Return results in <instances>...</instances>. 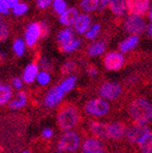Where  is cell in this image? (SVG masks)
Returning a JSON list of instances; mask_svg holds the SVG:
<instances>
[{"instance_id":"30bf717a","label":"cell","mask_w":152,"mask_h":153,"mask_svg":"<svg viewBox=\"0 0 152 153\" xmlns=\"http://www.w3.org/2000/svg\"><path fill=\"white\" fill-rule=\"evenodd\" d=\"M40 37V26L38 22H33L29 25L25 32V41L29 47H32L36 44Z\"/></svg>"},{"instance_id":"5bb4252c","label":"cell","mask_w":152,"mask_h":153,"mask_svg":"<svg viewBox=\"0 0 152 153\" xmlns=\"http://www.w3.org/2000/svg\"><path fill=\"white\" fill-rule=\"evenodd\" d=\"M90 22H92V19L88 16L87 14L83 13V14H79L77 19L74 22V28L76 30L77 33L79 34H84L90 27Z\"/></svg>"},{"instance_id":"d6a6232c","label":"cell","mask_w":152,"mask_h":153,"mask_svg":"<svg viewBox=\"0 0 152 153\" xmlns=\"http://www.w3.org/2000/svg\"><path fill=\"white\" fill-rule=\"evenodd\" d=\"M37 82L40 85H47L50 81V74L47 71H40L37 74Z\"/></svg>"},{"instance_id":"484cf974","label":"cell","mask_w":152,"mask_h":153,"mask_svg":"<svg viewBox=\"0 0 152 153\" xmlns=\"http://www.w3.org/2000/svg\"><path fill=\"white\" fill-rule=\"evenodd\" d=\"M81 9L85 12H94L99 9V0H82Z\"/></svg>"},{"instance_id":"ab89813d","label":"cell","mask_w":152,"mask_h":153,"mask_svg":"<svg viewBox=\"0 0 152 153\" xmlns=\"http://www.w3.org/2000/svg\"><path fill=\"white\" fill-rule=\"evenodd\" d=\"M110 1H111V0H99V9H101V10L107 9Z\"/></svg>"},{"instance_id":"4316f807","label":"cell","mask_w":152,"mask_h":153,"mask_svg":"<svg viewBox=\"0 0 152 153\" xmlns=\"http://www.w3.org/2000/svg\"><path fill=\"white\" fill-rule=\"evenodd\" d=\"M80 44H81L80 39H79V38H75L74 37L72 41L68 42L66 45L61 46V47H60V49H61V51H62V52H66V53L72 52V51H75V50H77V49H78L79 46H80Z\"/></svg>"},{"instance_id":"d4e9b609","label":"cell","mask_w":152,"mask_h":153,"mask_svg":"<svg viewBox=\"0 0 152 153\" xmlns=\"http://www.w3.org/2000/svg\"><path fill=\"white\" fill-rule=\"evenodd\" d=\"M13 95V89L9 85H1L0 84V105L7 104L10 102Z\"/></svg>"},{"instance_id":"4fadbf2b","label":"cell","mask_w":152,"mask_h":153,"mask_svg":"<svg viewBox=\"0 0 152 153\" xmlns=\"http://www.w3.org/2000/svg\"><path fill=\"white\" fill-rule=\"evenodd\" d=\"M103 151V143L101 139L90 137L84 140L82 143V152L83 153H99Z\"/></svg>"},{"instance_id":"603a6c76","label":"cell","mask_w":152,"mask_h":153,"mask_svg":"<svg viewBox=\"0 0 152 153\" xmlns=\"http://www.w3.org/2000/svg\"><path fill=\"white\" fill-rule=\"evenodd\" d=\"M105 49H107V43H105L104 41L94 42V43L90 44L89 47H88V54L92 55V56L102 54L105 51Z\"/></svg>"},{"instance_id":"e575fe53","label":"cell","mask_w":152,"mask_h":153,"mask_svg":"<svg viewBox=\"0 0 152 153\" xmlns=\"http://www.w3.org/2000/svg\"><path fill=\"white\" fill-rule=\"evenodd\" d=\"M53 0H37V7L38 9H47Z\"/></svg>"},{"instance_id":"5b68a950","label":"cell","mask_w":152,"mask_h":153,"mask_svg":"<svg viewBox=\"0 0 152 153\" xmlns=\"http://www.w3.org/2000/svg\"><path fill=\"white\" fill-rule=\"evenodd\" d=\"M146 22L142 16L129 14L124 19V28L129 33L137 35L146 30Z\"/></svg>"},{"instance_id":"d590c367","label":"cell","mask_w":152,"mask_h":153,"mask_svg":"<svg viewBox=\"0 0 152 153\" xmlns=\"http://www.w3.org/2000/svg\"><path fill=\"white\" fill-rule=\"evenodd\" d=\"M9 5L7 1H1L0 2V14H7L9 13Z\"/></svg>"},{"instance_id":"bcb514c9","label":"cell","mask_w":152,"mask_h":153,"mask_svg":"<svg viewBox=\"0 0 152 153\" xmlns=\"http://www.w3.org/2000/svg\"><path fill=\"white\" fill-rule=\"evenodd\" d=\"M99 153H107V152H104V151H101V152H99Z\"/></svg>"},{"instance_id":"60d3db41","label":"cell","mask_w":152,"mask_h":153,"mask_svg":"<svg viewBox=\"0 0 152 153\" xmlns=\"http://www.w3.org/2000/svg\"><path fill=\"white\" fill-rule=\"evenodd\" d=\"M40 66L43 67L44 69H51V64H50L46 59H43V60H42V62H40Z\"/></svg>"},{"instance_id":"cb8c5ba5","label":"cell","mask_w":152,"mask_h":153,"mask_svg":"<svg viewBox=\"0 0 152 153\" xmlns=\"http://www.w3.org/2000/svg\"><path fill=\"white\" fill-rule=\"evenodd\" d=\"M76 82H77L76 76H68V78H66L65 80H63V81L57 85V87H59L60 91L65 95V94H67L68 91H70L74 88V86L76 85Z\"/></svg>"},{"instance_id":"1f68e13d","label":"cell","mask_w":152,"mask_h":153,"mask_svg":"<svg viewBox=\"0 0 152 153\" xmlns=\"http://www.w3.org/2000/svg\"><path fill=\"white\" fill-rule=\"evenodd\" d=\"M12 9H13V13H14L15 15H17V16H20V15H24L25 13L28 11L29 7H28V5H27L26 3L18 2L16 5H14Z\"/></svg>"},{"instance_id":"52a82bcc","label":"cell","mask_w":152,"mask_h":153,"mask_svg":"<svg viewBox=\"0 0 152 153\" xmlns=\"http://www.w3.org/2000/svg\"><path fill=\"white\" fill-rule=\"evenodd\" d=\"M126 7L129 14L144 16L151 7L150 0H126Z\"/></svg>"},{"instance_id":"7c38bea8","label":"cell","mask_w":152,"mask_h":153,"mask_svg":"<svg viewBox=\"0 0 152 153\" xmlns=\"http://www.w3.org/2000/svg\"><path fill=\"white\" fill-rule=\"evenodd\" d=\"M63 96H64V94L60 91V88L57 85L54 87H52L47 93V95L45 97V100H44V103H45V105L47 108H54V106H57L61 102Z\"/></svg>"},{"instance_id":"9c48e42d","label":"cell","mask_w":152,"mask_h":153,"mask_svg":"<svg viewBox=\"0 0 152 153\" xmlns=\"http://www.w3.org/2000/svg\"><path fill=\"white\" fill-rule=\"evenodd\" d=\"M149 127H147L146 124H133V126H130V127L126 128V131H124V136L128 139L130 143H136L139 138L143 136L144 134L147 131H149Z\"/></svg>"},{"instance_id":"e0dca14e","label":"cell","mask_w":152,"mask_h":153,"mask_svg":"<svg viewBox=\"0 0 152 153\" xmlns=\"http://www.w3.org/2000/svg\"><path fill=\"white\" fill-rule=\"evenodd\" d=\"M138 145L140 152L142 153H152V134L151 131H147L143 136L140 137L139 140L136 143Z\"/></svg>"},{"instance_id":"8992f818","label":"cell","mask_w":152,"mask_h":153,"mask_svg":"<svg viewBox=\"0 0 152 153\" xmlns=\"http://www.w3.org/2000/svg\"><path fill=\"white\" fill-rule=\"evenodd\" d=\"M122 87L117 82H105L99 88V95L104 100H115L120 97Z\"/></svg>"},{"instance_id":"4dcf8cb0","label":"cell","mask_w":152,"mask_h":153,"mask_svg":"<svg viewBox=\"0 0 152 153\" xmlns=\"http://www.w3.org/2000/svg\"><path fill=\"white\" fill-rule=\"evenodd\" d=\"M76 63L74 61H67L62 66V72L65 74H70L76 70Z\"/></svg>"},{"instance_id":"836d02e7","label":"cell","mask_w":152,"mask_h":153,"mask_svg":"<svg viewBox=\"0 0 152 153\" xmlns=\"http://www.w3.org/2000/svg\"><path fill=\"white\" fill-rule=\"evenodd\" d=\"M9 36V27L4 22H0V43L4 42Z\"/></svg>"},{"instance_id":"c3c4849f","label":"cell","mask_w":152,"mask_h":153,"mask_svg":"<svg viewBox=\"0 0 152 153\" xmlns=\"http://www.w3.org/2000/svg\"><path fill=\"white\" fill-rule=\"evenodd\" d=\"M0 22H1V18H0Z\"/></svg>"},{"instance_id":"7a4b0ae2","label":"cell","mask_w":152,"mask_h":153,"mask_svg":"<svg viewBox=\"0 0 152 153\" xmlns=\"http://www.w3.org/2000/svg\"><path fill=\"white\" fill-rule=\"evenodd\" d=\"M79 121V113L75 106L65 104L57 113V124L62 131H69Z\"/></svg>"},{"instance_id":"f1b7e54d","label":"cell","mask_w":152,"mask_h":153,"mask_svg":"<svg viewBox=\"0 0 152 153\" xmlns=\"http://www.w3.org/2000/svg\"><path fill=\"white\" fill-rule=\"evenodd\" d=\"M13 49H14L17 56H22L25 53V42L22 38H17L13 44Z\"/></svg>"},{"instance_id":"7bdbcfd3","label":"cell","mask_w":152,"mask_h":153,"mask_svg":"<svg viewBox=\"0 0 152 153\" xmlns=\"http://www.w3.org/2000/svg\"><path fill=\"white\" fill-rule=\"evenodd\" d=\"M7 5H9L10 9H12L14 5H16L17 3L19 2V0H7Z\"/></svg>"},{"instance_id":"44dd1931","label":"cell","mask_w":152,"mask_h":153,"mask_svg":"<svg viewBox=\"0 0 152 153\" xmlns=\"http://www.w3.org/2000/svg\"><path fill=\"white\" fill-rule=\"evenodd\" d=\"M74 37H75V31L70 27H67L66 29L59 32V34H57V43H59L60 47H61V46L66 45Z\"/></svg>"},{"instance_id":"8d00e7d4","label":"cell","mask_w":152,"mask_h":153,"mask_svg":"<svg viewBox=\"0 0 152 153\" xmlns=\"http://www.w3.org/2000/svg\"><path fill=\"white\" fill-rule=\"evenodd\" d=\"M12 85H13V87H15V88L20 89L22 87V79H20V78H14V79L12 80Z\"/></svg>"},{"instance_id":"d6986e66","label":"cell","mask_w":152,"mask_h":153,"mask_svg":"<svg viewBox=\"0 0 152 153\" xmlns=\"http://www.w3.org/2000/svg\"><path fill=\"white\" fill-rule=\"evenodd\" d=\"M38 74V65L36 63H32V64H29L26 67V69L24 71V76H22V79L26 83H33L34 80L36 79Z\"/></svg>"},{"instance_id":"f546056e","label":"cell","mask_w":152,"mask_h":153,"mask_svg":"<svg viewBox=\"0 0 152 153\" xmlns=\"http://www.w3.org/2000/svg\"><path fill=\"white\" fill-rule=\"evenodd\" d=\"M54 11L59 15H61L65 10L67 9V4L65 0H53V4H52Z\"/></svg>"},{"instance_id":"7402d4cb","label":"cell","mask_w":152,"mask_h":153,"mask_svg":"<svg viewBox=\"0 0 152 153\" xmlns=\"http://www.w3.org/2000/svg\"><path fill=\"white\" fill-rule=\"evenodd\" d=\"M27 104V95L25 91H19L17 96L9 103V108L11 110H19Z\"/></svg>"},{"instance_id":"ba28073f","label":"cell","mask_w":152,"mask_h":153,"mask_svg":"<svg viewBox=\"0 0 152 153\" xmlns=\"http://www.w3.org/2000/svg\"><path fill=\"white\" fill-rule=\"evenodd\" d=\"M124 61V57L120 52L112 51V52H109L105 55L104 60H103V64H104V67L107 70L116 71V70H119L122 67Z\"/></svg>"},{"instance_id":"f35d334b","label":"cell","mask_w":152,"mask_h":153,"mask_svg":"<svg viewBox=\"0 0 152 153\" xmlns=\"http://www.w3.org/2000/svg\"><path fill=\"white\" fill-rule=\"evenodd\" d=\"M42 135H43V137H45V138H50V137L53 135V131L51 129H49V128H46V129H44L43 132H42Z\"/></svg>"},{"instance_id":"2e32d148","label":"cell","mask_w":152,"mask_h":153,"mask_svg":"<svg viewBox=\"0 0 152 153\" xmlns=\"http://www.w3.org/2000/svg\"><path fill=\"white\" fill-rule=\"evenodd\" d=\"M89 130H90V132H92V134L95 136V138H98V139L107 138V124L102 123V122L92 121L89 123Z\"/></svg>"},{"instance_id":"277c9868","label":"cell","mask_w":152,"mask_h":153,"mask_svg":"<svg viewBox=\"0 0 152 153\" xmlns=\"http://www.w3.org/2000/svg\"><path fill=\"white\" fill-rule=\"evenodd\" d=\"M84 111L87 113L88 115L92 116H96V117H101L104 116L109 113L110 111V105L104 99H92V100L87 101L84 106Z\"/></svg>"},{"instance_id":"b9f144b4","label":"cell","mask_w":152,"mask_h":153,"mask_svg":"<svg viewBox=\"0 0 152 153\" xmlns=\"http://www.w3.org/2000/svg\"><path fill=\"white\" fill-rule=\"evenodd\" d=\"M98 74V70H97V67L93 66L90 67L89 69H88V74H89L90 76H96Z\"/></svg>"},{"instance_id":"6da1fadb","label":"cell","mask_w":152,"mask_h":153,"mask_svg":"<svg viewBox=\"0 0 152 153\" xmlns=\"http://www.w3.org/2000/svg\"><path fill=\"white\" fill-rule=\"evenodd\" d=\"M129 114L136 124H147L151 121L152 106L146 98H137L131 103Z\"/></svg>"},{"instance_id":"7dc6e473","label":"cell","mask_w":152,"mask_h":153,"mask_svg":"<svg viewBox=\"0 0 152 153\" xmlns=\"http://www.w3.org/2000/svg\"><path fill=\"white\" fill-rule=\"evenodd\" d=\"M1 1H7V0H0V2H1Z\"/></svg>"},{"instance_id":"681fc988","label":"cell","mask_w":152,"mask_h":153,"mask_svg":"<svg viewBox=\"0 0 152 153\" xmlns=\"http://www.w3.org/2000/svg\"><path fill=\"white\" fill-rule=\"evenodd\" d=\"M114 153H119V152H114Z\"/></svg>"},{"instance_id":"83f0119b","label":"cell","mask_w":152,"mask_h":153,"mask_svg":"<svg viewBox=\"0 0 152 153\" xmlns=\"http://www.w3.org/2000/svg\"><path fill=\"white\" fill-rule=\"evenodd\" d=\"M99 32H100V24H96V25H94L92 28L88 29L87 31H86L84 34H85L86 39H90V41H93V39H95V38L98 36Z\"/></svg>"},{"instance_id":"9a60e30c","label":"cell","mask_w":152,"mask_h":153,"mask_svg":"<svg viewBox=\"0 0 152 153\" xmlns=\"http://www.w3.org/2000/svg\"><path fill=\"white\" fill-rule=\"evenodd\" d=\"M79 15L78 10L76 7H69L66 9L62 14L60 15V22L66 27H70L74 25L75 20Z\"/></svg>"},{"instance_id":"8fae6325","label":"cell","mask_w":152,"mask_h":153,"mask_svg":"<svg viewBox=\"0 0 152 153\" xmlns=\"http://www.w3.org/2000/svg\"><path fill=\"white\" fill-rule=\"evenodd\" d=\"M126 126L122 122H112L107 124V138L111 139H120L124 136Z\"/></svg>"},{"instance_id":"3957f363","label":"cell","mask_w":152,"mask_h":153,"mask_svg":"<svg viewBox=\"0 0 152 153\" xmlns=\"http://www.w3.org/2000/svg\"><path fill=\"white\" fill-rule=\"evenodd\" d=\"M80 146V136L74 131H66L63 134L57 143V152H75Z\"/></svg>"},{"instance_id":"74e56055","label":"cell","mask_w":152,"mask_h":153,"mask_svg":"<svg viewBox=\"0 0 152 153\" xmlns=\"http://www.w3.org/2000/svg\"><path fill=\"white\" fill-rule=\"evenodd\" d=\"M40 26V36H47L48 35V26L46 24H44V22H42V24H39Z\"/></svg>"},{"instance_id":"ffe728a7","label":"cell","mask_w":152,"mask_h":153,"mask_svg":"<svg viewBox=\"0 0 152 153\" xmlns=\"http://www.w3.org/2000/svg\"><path fill=\"white\" fill-rule=\"evenodd\" d=\"M107 7L111 12L117 16H122L127 11L126 0H111Z\"/></svg>"},{"instance_id":"f6af8a7d","label":"cell","mask_w":152,"mask_h":153,"mask_svg":"<svg viewBox=\"0 0 152 153\" xmlns=\"http://www.w3.org/2000/svg\"><path fill=\"white\" fill-rule=\"evenodd\" d=\"M22 153H30V152H29V151H27V150H25V151H22Z\"/></svg>"},{"instance_id":"ee69618b","label":"cell","mask_w":152,"mask_h":153,"mask_svg":"<svg viewBox=\"0 0 152 153\" xmlns=\"http://www.w3.org/2000/svg\"><path fill=\"white\" fill-rule=\"evenodd\" d=\"M146 27H147L148 36H149V37H151V36H152V25H151V22H149V24H148V26H146Z\"/></svg>"},{"instance_id":"ac0fdd59","label":"cell","mask_w":152,"mask_h":153,"mask_svg":"<svg viewBox=\"0 0 152 153\" xmlns=\"http://www.w3.org/2000/svg\"><path fill=\"white\" fill-rule=\"evenodd\" d=\"M138 42H139L138 35L129 36V37H127L126 39H124V41L119 44V51H120L121 53L129 52V51L134 49V48L137 46Z\"/></svg>"}]
</instances>
